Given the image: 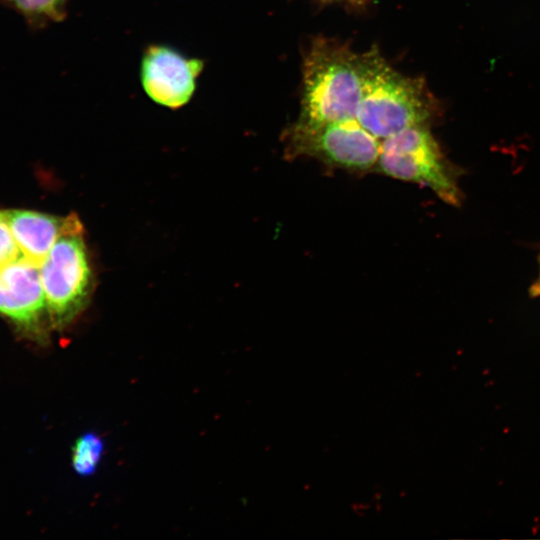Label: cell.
<instances>
[{
  "instance_id": "cell-1",
  "label": "cell",
  "mask_w": 540,
  "mask_h": 540,
  "mask_svg": "<svg viewBox=\"0 0 540 540\" xmlns=\"http://www.w3.org/2000/svg\"><path fill=\"white\" fill-rule=\"evenodd\" d=\"M365 79V53L332 40H316L304 61L298 121L321 123L356 119Z\"/></svg>"
},
{
  "instance_id": "cell-2",
  "label": "cell",
  "mask_w": 540,
  "mask_h": 540,
  "mask_svg": "<svg viewBox=\"0 0 540 540\" xmlns=\"http://www.w3.org/2000/svg\"><path fill=\"white\" fill-rule=\"evenodd\" d=\"M430 103L418 79L404 76L377 51L365 53V79L356 120L378 139L427 124Z\"/></svg>"
},
{
  "instance_id": "cell-3",
  "label": "cell",
  "mask_w": 540,
  "mask_h": 540,
  "mask_svg": "<svg viewBox=\"0 0 540 540\" xmlns=\"http://www.w3.org/2000/svg\"><path fill=\"white\" fill-rule=\"evenodd\" d=\"M50 323L56 328L69 324L87 305L93 275L83 236L75 214L39 266Z\"/></svg>"
},
{
  "instance_id": "cell-4",
  "label": "cell",
  "mask_w": 540,
  "mask_h": 540,
  "mask_svg": "<svg viewBox=\"0 0 540 540\" xmlns=\"http://www.w3.org/2000/svg\"><path fill=\"white\" fill-rule=\"evenodd\" d=\"M375 168L389 177L424 185L449 205L461 203L457 173L426 124L383 139Z\"/></svg>"
},
{
  "instance_id": "cell-5",
  "label": "cell",
  "mask_w": 540,
  "mask_h": 540,
  "mask_svg": "<svg viewBox=\"0 0 540 540\" xmlns=\"http://www.w3.org/2000/svg\"><path fill=\"white\" fill-rule=\"evenodd\" d=\"M286 154L310 157L349 171L376 166L381 141L356 119L307 123L297 121L285 134Z\"/></svg>"
},
{
  "instance_id": "cell-6",
  "label": "cell",
  "mask_w": 540,
  "mask_h": 540,
  "mask_svg": "<svg viewBox=\"0 0 540 540\" xmlns=\"http://www.w3.org/2000/svg\"><path fill=\"white\" fill-rule=\"evenodd\" d=\"M205 62L166 44H150L141 56L140 82L154 103L179 109L193 98Z\"/></svg>"
},
{
  "instance_id": "cell-7",
  "label": "cell",
  "mask_w": 540,
  "mask_h": 540,
  "mask_svg": "<svg viewBox=\"0 0 540 540\" xmlns=\"http://www.w3.org/2000/svg\"><path fill=\"white\" fill-rule=\"evenodd\" d=\"M0 315L35 334L50 323L39 265L23 255L0 266Z\"/></svg>"
},
{
  "instance_id": "cell-8",
  "label": "cell",
  "mask_w": 540,
  "mask_h": 540,
  "mask_svg": "<svg viewBox=\"0 0 540 540\" xmlns=\"http://www.w3.org/2000/svg\"><path fill=\"white\" fill-rule=\"evenodd\" d=\"M4 212L21 254L40 266L65 229L67 217L22 209Z\"/></svg>"
},
{
  "instance_id": "cell-9",
  "label": "cell",
  "mask_w": 540,
  "mask_h": 540,
  "mask_svg": "<svg viewBox=\"0 0 540 540\" xmlns=\"http://www.w3.org/2000/svg\"><path fill=\"white\" fill-rule=\"evenodd\" d=\"M68 0H6L4 6L18 13L30 29L58 23L67 15Z\"/></svg>"
},
{
  "instance_id": "cell-10",
  "label": "cell",
  "mask_w": 540,
  "mask_h": 540,
  "mask_svg": "<svg viewBox=\"0 0 540 540\" xmlns=\"http://www.w3.org/2000/svg\"><path fill=\"white\" fill-rule=\"evenodd\" d=\"M104 452L103 439L95 433L79 437L72 450V466L80 476L92 475L98 468Z\"/></svg>"
},
{
  "instance_id": "cell-11",
  "label": "cell",
  "mask_w": 540,
  "mask_h": 540,
  "mask_svg": "<svg viewBox=\"0 0 540 540\" xmlns=\"http://www.w3.org/2000/svg\"><path fill=\"white\" fill-rule=\"evenodd\" d=\"M21 254L9 224L5 212L0 210V266L14 260Z\"/></svg>"
},
{
  "instance_id": "cell-12",
  "label": "cell",
  "mask_w": 540,
  "mask_h": 540,
  "mask_svg": "<svg viewBox=\"0 0 540 540\" xmlns=\"http://www.w3.org/2000/svg\"><path fill=\"white\" fill-rule=\"evenodd\" d=\"M530 294L532 297H540V265H539V274L536 280L531 285Z\"/></svg>"
},
{
  "instance_id": "cell-13",
  "label": "cell",
  "mask_w": 540,
  "mask_h": 540,
  "mask_svg": "<svg viewBox=\"0 0 540 540\" xmlns=\"http://www.w3.org/2000/svg\"><path fill=\"white\" fill-rule=\"evenodd\" d=\"M6 0H0V4H3L5 3Z\"/></svg>"
}]
</instances>
